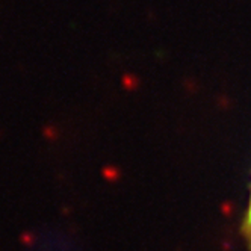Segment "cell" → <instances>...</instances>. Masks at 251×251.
Masks as SVG:
<instances>
[{
  "label": "cell",
  "instance_id": "6da1fadb",
  "mask_svg": "<svg viewBox=\"0 0 251 251\" xmlns=\"http://www.w3.org/2000/svg\"><path fill=\"white\" fill-rule=\"evenodd\" d=\"M245 236L248 239V244L251 247V201H250V209H248V215H247V221H245Z\"/></svg>",
  "mask_w": 251,
  "mask_h": 251
}]
</instances>
